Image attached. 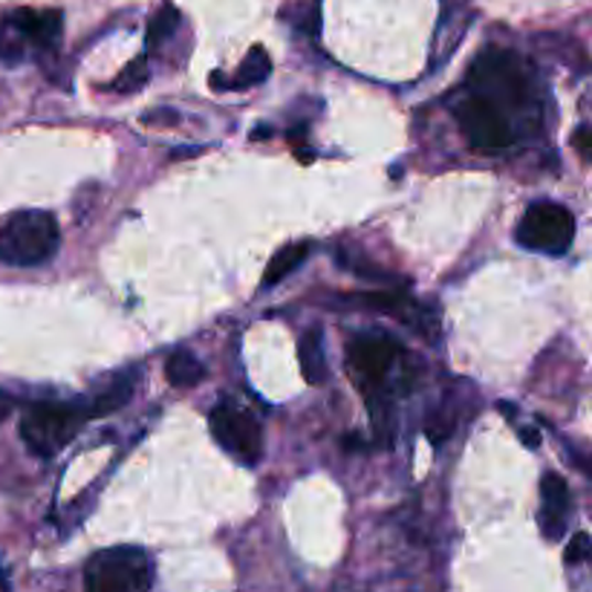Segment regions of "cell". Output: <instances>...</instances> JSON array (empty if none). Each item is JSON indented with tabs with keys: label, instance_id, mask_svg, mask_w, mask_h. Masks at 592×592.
I'll list each match as a JSON object with an SVG mask.
<instances>
[{
	"label": "cell",
	"instance_id": "obj_1",
	"mask_svg": "<svg viewBox=\"0 0 592 592\" xmlns=\"http://www.w3.org/2000/svg\"><path fill=\"white\" fill-rule=\"evenodd\" d=\"M90 419V408L76 402H32L21 417L23 445L41 460H50L76 440L84 422Z\"/></svg>",
	"mask_w": 592,
	"mask_h": 592
},
{
	"label": "cell",
	"instance_id": "obj_2",
	"mask_svg": "<svg viewBox=\"0 0 592 592\" xmlns=\"http://www.w3.org/2000/svg\"><path fill=\"white\" fill-rule=\"evenodd\" d=\"M62 228L50 212H18L0 226V263L41 266L55 258Z\"/></svg>",
	"mask_w": 592,
	"mask_h": 592
},
{
	"label": "cell",
	"instance_id": "obj_3",
	"mask_svg": "<svg viewBox=\"0 0 592 592\" xmlns=\"http://www.w3.org/2000/svg\"><path fill=\"white\" fill-rule=\"evenodd\" d=\"M469 87L474 96L488 99L494 107H517L529 101V73L515 53L486 50L469 73Z\"/></svg>",
	"mask_w": 592,
	"mask_h": 592
},
{
	"label": "cell",
	"instance_id": "obj_4",
	"mask_svg": "<svg viewBox=\"0 0 592 592\" xmlns=\"http://www.w3.org/2000/svg\"><path fill=\"white\" fill-rule=\"evenodd\" d=\"M153 567L137 547L101 549L84 567V592H148Z\"/></svg>",
	"mask_w": 592,
	"mask_h": 592
},
{
	"label": "cell",
	"instance_id": "obj_5",
	"mask_svg": "<svg viewBox=\"0 0 592 592\" xmlns=\"http://www.w3.org/2000/svg\"><path fill=\"white\" fill-rule=\"evenodd\" d=\"M572 240H575V217L570 208L558 203L529 205L517 223V244L529 251L561 258L570 251Z\"/></svg>",
	"mask_w": 592,
	"mask_h": 592
},
{
	"label": "cell",
	"instance_id": "obj_6",
	"mask_svg": "<svg viewBox=\"0 0 592 592\" xmlns=\"http://www.w3.org/2000/svg\"><path fill=\"white\" fill-rule=\"evenodd\" d=\"M208 428L223 451L237 456L244 465H258L263 456V431L249 410L223 402L208 413Z\"/></svg>",
	"mask_w": 592,
	"mask_h": 592
},
{
	"label": "cell",
	"instance_id": "obj_7",
	"mask_svg": "<svg viewBox=\"0 0 592 592\" xmlns=\"http://www.w3.org/2000/svg\"><path fill=\"white\" fill-rule=\"evenodd\" d=\"M456 122H460L463 133L477 151L500 153L515 142V130H512L506 114H503L500 107H494L488 99L474 96V93H469L456 105Z\"/></svg>",
	"mask_w": 592,
	"mask_h": 592
},
{
	"label": "cell",
	"instance_id": "obj_8",
	"mask_svg": "<svg viewBox=\"0 0 592 592\" xmlns=\"http://www.w3.org/2000/svg\"><path fill=\"white\" fill-rule=\"evenodd\" d=\"M399 356H402V347L390 335H358L349 347V362H353L358 376H365L367 385H373V388L388 379V373L394 370Z\"/></svg>",
	"mask_w": 592,
	"mask_h": 592
},
{
	"label": "cell",
	"instance_id": "obj_9",
	"mask_svg": "<svg viewBox=\"0 0 592 592\" xmlns=\"http://www.w3.org/2000/svg\"><path fill=\"white\" fill-rule=\"evenodd\" d=\"M3 23L15 32L23 46L32 44L39 50H53L62 41L64 15L58 9H18Z\"/></svg>",
	"mask_w": 592,
	"mask_h": 592
},
{
	"label": "cell",
	"instance_id": "obj_10",
	"mask_svg": "<svg viewBox=\"0 0 592 592\" xmlns=\"http://www.w3.org/2000/svg\"><path fill=\"white\" fill-rule=\"evenodd\" d=\"M540 529L547 540H561L572 517V494L561 474H543L540 480Z\"/></svg>",
	"mask_w": 592,
	"mask_h": 592
},
{
	"label": "cell",
	"instance_id": "obj_11",
	"mask_svg": "<svg viewBox=\"0 0 592 592\" xmlns=\"http://www.w3.org/2000/svg\"><path fill=\"white\" fill-rule=\"evenodd\" d=\"M298 362L310 385H321L327 379V356H324V330L310 327L298 344Z\"/></svg>",
	"mask_w": 592,
	"mask_h": 592
},
{
	"label": "cell",
	"instance_id": "obj_12",
	"mask_svg": "<svg viewBox=\"0 0 592 592\" xmlns=\"http://www.w3.org/2000/svg\"><path fill=\"white\" fill-rule=\"evenodd\" d=\"M165 376L174 388H197L200 381L205 379V367L194 353L189 349H176L165 362Z\"/></svg>",
	"mask_w": 592,
	"mask_h": 592
},
{
	"label": "cell",
	"instance_id": "obj_13",
	"mask_svg": "<svg viewBox=\"0 0 592 592\" xmlns=\"http://www.w3.org/2000/svg\"><path fill=\"white\" fill-rule=\"evenodd\" d=\"M310 251H312L310 240H304V244L283 246V249L278 251V255H275L272 260H269V266H266L263 287H275V283L287 281L289 275L295 272L298 266H301L306 258H310Z\"/></svg>",
	"mask_w": 592,
	"mask_h": 592
},
{
	"label": "cell",
	"instance_id": "obj_14",
	"mask_svg": "<svg viewBox=\"0 0 592 592\" xmlns=\"http://www.w3.org/2000/svg\"><path fill=\"white\" fill-rule=\"evenodd\" d=\"M272 73V58L266 53L263 46H251L249 55L244 58L240 69H237V76L232 78V90H246V87H258L269 78Z\"/></svg>",
	"mask_w": 592,
	"mask_h": 592
},
{
	"label": "cell",
	"instance_id": "obj_15",
	"mask_svg": "<svg viewBox=\"0 0 592 592\" xmlns=\"http://www.w3.org/2000/svg\"><path fill=\"white\" fill-rule=\"evenodd\" d=\"M130 396H133V381L128 379V376H122V379H116L110 388L105 390V394H99L96 399H93L87 408H90V419L93 417H107V413H116L119 408H125V405L130 402Z\"/></svg>",
	"mask_w": 592,
	"mask_h": 592
},
{
	"label": "cell",
	"instance_id": "obj_16",
	"mask_svg": "<svg viewBox=\"0 0 592 592\" xmlns=\"http://www.w3.org/2000/svg\"><path fill=\"white\" fill-rule=\"evenodd\" d=\"M176 26H180V12H176L171 3H165V7L151 18V26H148V46L165 44V41L176 32Z\"/></svg>",
	"mask_w": 592,
	"mask_h": 592
},
{
	"label": "cell",
	"instance_id": "obj_17",
	"mask_svg": "<svg viewBox=\"0 0 592 592\" xmlns=\"http://www.w3.org/2000/svg\"><path fill=\"white\" fill-rule=\"evenodd\" d=\"M148 78H151V69H148V62H144V55H139V58H133V62L128 64V67L116 76L114 82V90L116 93H139L148 84Z\"/></svg>",
	"mask_w": 592,
	"mask_h": 592
},
{
	"label": "cell",
	"instance_id": "obj_18",
	"mask_svg": "<svg viewBox=\"0 0 592 592\" xmlns=\"http://www.w3.org/2000/svg\"><path fill=\"white\" fill-rule=\"evenodd\" d=\"M358 298V304L362 306H370V310H379V312H399L405 310V304H408V298L402 295V292H367V295H353Z\"/></svg>",
	"mask_w": 592,
	"mask_h": 592
},
{
	"label": "cell",
	"instance_id": "obj_19",
	"mask_svg": "<svg viewBox=\"0 0 592 592\" xmlns=\"http://www.w3.org/2000/svg\"><path fill=\"white\" fill-rule=\"evenodd\" d=\"M590 555H592V538L586 531H578L575 538L570 540V547H567V555H563V558H567V563H581L586 561Z\"/></svg>",
	"mask_w": 592,
	"mask_h": 592
},
{
	"label": "cell",
	"instance_id": "obj_20",
	"mask_svg": "<svg viewBox=\"0 0 592 592\" xmlns=\"http://www.w3.org/2000/svg\"><path fill=\"white\" fill-rule=\"evenodd\" d=\"M570 460L572 465H575L581 474H586V477L592 480V454H581V451H570Z\"/></svg>",
	"mask_w": 592,
	"mask_h": 592
},
{
	"label": "cell",
	"instance_id": "obj_21",
	"mask_svg": "<svg viewBox=\"0 0 592 592\" xmlns=\"http://www.w3.org/2000/svg\"><path fill=\"white\" fill-rule=\"evenodd\" d=\"M520 440H524V445H529V449H538L540 445V437L535 428H520Z\"/></svg>",
	"mask_w": 592,
	"mask_h": 592
},
{
	"label": "cell",
	"instance_id": "obj_22",
	"mask_svg": "<svg viewBox=\"0 0 592 592\" xmlns=\"http://www.w3.org/2000/svg\"><path fill=\"white\" fill-rule=\"evenodd\" d=\"M9 410H12V399L7 394H0V419H7Z\"/></svg>",
	"mask_w": 592,
	"mask_h": 592
},
{
	"label": "cell",
	"instance_id": "obj_23",
	"mask_svg": "<svg viewBox=\"0 0 592 592\" xmlns=\"http://www.w3.org/2000/svg\"><path fill=\"white\" fill-rule=\"evenodd\" d=\"M200 151H203V148H176L171 157H174V160H180V157H191V153H200Z\"/></svg>",
	"mask_w": 592,
	"mask_h": 592
},
{
	"label": "cell",
	"instance_id": "obj_24",
	"mask_svg": "<svg viewBox=\"0 0 592 592\" xmlns=\"http://www.w3.org/2000/svg\"><path fill=\"white\" fill-rule=\"evenodd\" d=\"M269 133H272V128H266V125H260V128L251 130V139H269Z\"/></svg>",
	"mask_w": 592,
	"mask_h": 592
},
{
	"label": "cell",
	"instance_id": "obj_25",
	"mask_svg": "<svg viewBox=\"0 0 592 592\" xmlns=\"http://www.w3.org/2000/svg\"><path fill=\"white\" fill-rule=\"evenodd\" d=\"M298 157H301V160H304V162H312V151H301V153H298Z\"/></svg>",
	"mask_w": 592,
	"mask_h": 592
}]
</instances>
